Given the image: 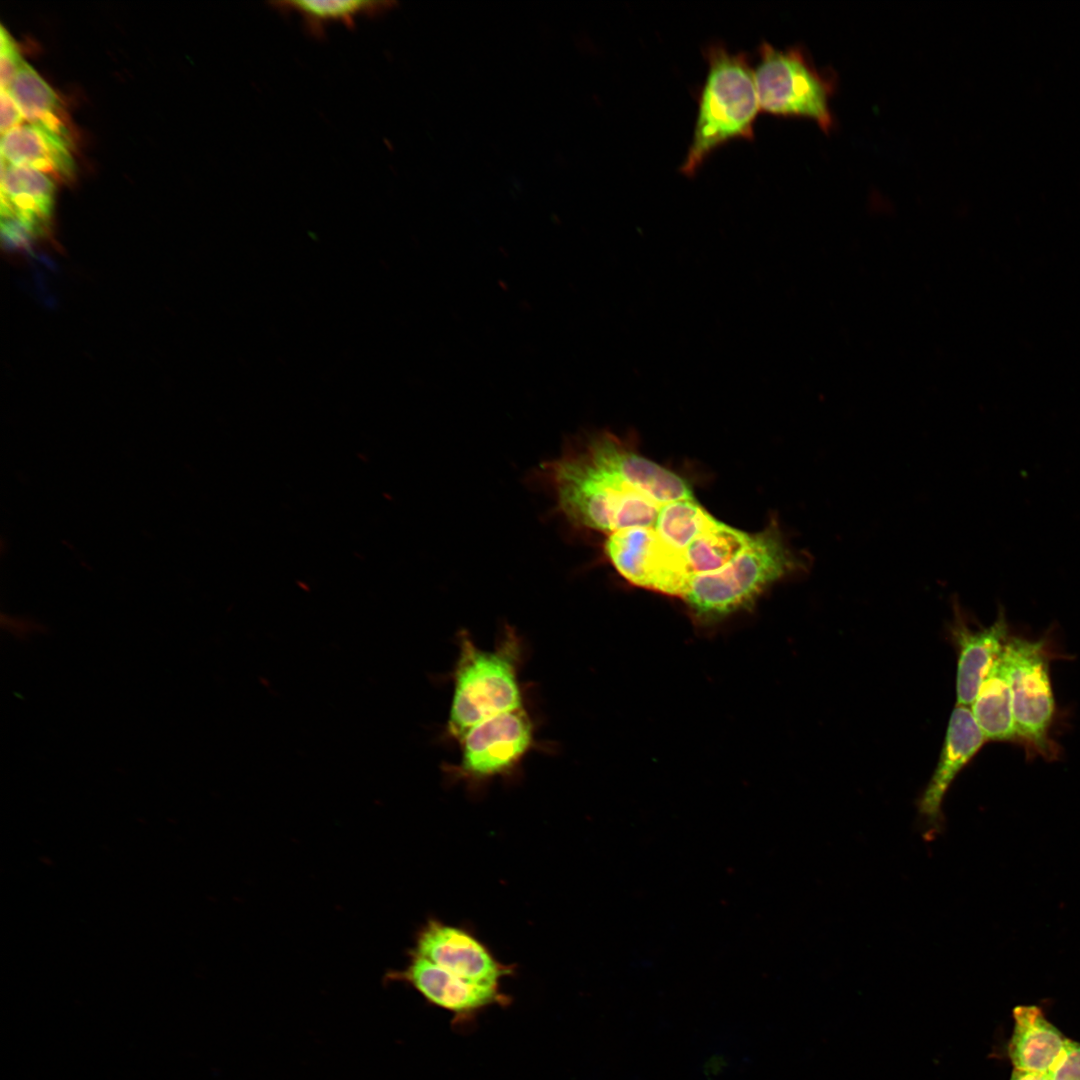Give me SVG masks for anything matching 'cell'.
I'll use <instances>...</instances> for the list:
<instances>
[{"mask_svg":"<svg viewBox=\"0 0 1080 1080\" xmlns=\"http://www.w3.org/2000/svg\"><path fill=\"white\" fill-rule=\"evenodd\" d=\"M646 457L609 432L569 443L540 465L537 479L571 526L607 536L653 527L663 505L641 492Z\"/></svg>","mask_w":1080,"mask_h":1080,"instance_id":"1","label":"cell"},{"mask_svg":"<svg viewBox=\"0 0 1080 1080\" xmlns=\"http://www.w3.org/2000/svg\"><path fill=\"white\" fill-rule=\"evenodd\" d=\"M807 552L795 550L777 521L752 534L748 545L721 569L694 576L683 600L705 620L749 607L768 587L811 567Z\"/></svg>","mask_w":1080,"mask_h":1080,"instance_id":"2","label":"cell"},{"mask_svg":"<svg viewBox=\"0 0 1080 1080\" xmlns=\"http://www.w3.org/2000/svg\"><path fill=\"white\" fill-rule=\"evenodd\" d=\"M708 64L699 95L693 138L680 171L692 177L707 157L725 143L754 139V122L760 110L748 56L732 53L721 44L704 52Z\"/></svg>","mask_w":1080,"mask_h":1080,"instance_id":"3","label":"cell"},{"mask_svg":"<svg viewBox=\"0 0 1080 1080\" xmlns=\"http://www.w3.org/2000/svg\"><path fill=\"white\" fill-rule=\"evenodd\" d=\"M458 640L447 732L460 740L482 721L522 707V692L521 644L516 632L506 630L488 650L477 646L467 632H461Z\"/></svg>","mask_w":1080,"mask_h":1080,"instance_id":"4","label":"cell"},{"mask_svg":"<svg viewBox=\"0 0 1080 1080\" xmlns=\"http://www.w3.org/2000/svg\"><path fill=\"white\" fill-rule=\"evenodd\" d=\"M758 54L754 79L760 111L806 118L829 133L834 126L830 107L836 90L834 74L818 70L801 47L781 50L762 42Z\"/></svg>","mask_w":1080,"mask_h":1080,"instance_id":"5","label":"cell"},{"mask_svg":"<svg viewBox=\"0 0 1080 1080\" xmlns=\"http://www.w3.org/2000/svg\"><path fill=\"white\" fill-rule=\"evenodd\" d=\"M1012 694L1016 740L1028 752L1055 758L1050 737L1055 700L1049 676L1051 654L1044 640L1010 636L1004 648Z\"/></svg>","mask_w":1080,"mask_h":1080,"instance_id":"6","label":"cell"},{"mask_svg":"<svg viewBox=\"0 0 1080 1080\" xmlns=\"http://www.w3.org/2000/svg\"><path fill=\"white\" fill-rule=\"evenodd\" d=\"M461 757L452 775L472 784L516 769L534 744V724L522 707L482 721L460 740Z\"/></svg>","mask_w":1080,"mask_h":1080,"instance_id":"7","label":"cell"},{"mask_svg":"<svg viewBox=\"0 0 1080 1080\" xmlns=\"http://www.w3.org/2000/svg\"><path fill=\"white\" fill-rule=\"evenodd\" d=\"M472 984L499 988L514 968L498 961L487 946L468 930L428 920L417 932L410 951Z\"/></svg>","mask_w":1080,"mask_h":1080,"instance_id":"8","label":"cell"},{"mask_svg":"<svg viewBox=\"0 0 1080 1080\" xmlns=\"http://www.w3.org/2000/svg\"><path fill=\"white\" fill-rule=\"evenodd\" d=\"M55 185L46 174L1 160V229L4 241L26 248L49 228Z\"/></svg>","mask_w":1080,"mask_h":1080,"instance_id":"9","label":"cell"},{"mask_svg":"<svg viewBox=\"0 0 1080 1080\" xmlns=\"http://www.w3.org/2000/svg\"><path fill=\"white\" fill-rule=\"evenodd\" d=\"M985 741L972 711L967 706L957 705L949 720L936 769L918 800L919 826L926 840L934 839L943 831L942 804L947 790Z\"/></svg>","mask_w":1080,"mask_h":1080,"instance_id":"10","label":"cell"},{"mask_svg":"<svg viewBox=\"0 0 1080 1080\" xmlns=\"http://www.w3.org/2000/svg\"><path fill=\"white\" fill-rule=\"evenodd\" d=\"M409 957L403 970L393 971L387 977L410 984L427 1001L453 1013L457 1021L469 1019L489 1006L510 1002L499 988L467 982L411 952Z\"/></svg>","mask_w":1080,"mask_h":1080,"instance_id":"11","label":"cell"},{"mask_svg":"<svg viewBox=\"0 0 1080 1080\" xmlns=\"http://www.w3.org/2000/svg\"><path fill=\"white\" fill-rule=\"evenodd\" d=\"M1009 626L1003 610L988 627L971 629L959 624L954 630L958 650L957 705H972L988 672L1007 644Z\"/></svg>","mask_w":1080,"mask_h":1080,"instance_id":"12","label":"cell"},{"mask_svg":"<svg viewBox=\"0 0 1080 1080\" xmlns=\"http://www.w3.org/2000/svg\"><path fill=\"white\" fill-rule=\"evenodd\" d=\"M1013 1019L1007 1051L1014 1069L1047 1074L1068 1038L1038 1006H1016Z\"/></svg>","mask_w":1080,"mask_h":1080,"instance_id":"13","label":"cell"},{"mask_svg":"<svg viewBox=\"0 0 1080 1080\" xmlns=\"http://www.w3.org/2000/svg\"><path fill=\"white\" fill-rule=\"evenodd\" d=\"M70 147L60 138L34 125H20L2 136V160L71 182L76 165Z\"/></svg>","mask_w":1080,"mask_h":1080,"instance_id":"14","label":"cell"},{"mask_svg":"<svg viewBox=\"0 0 1080 1080\" xmlns=\"http://www.w3.org/2000/svg\"><path fill=\"white\" fill-rule=\"evenodd\" d=\"M9 92L22 116L31 125L60 138L70 148L73 147L74 128L63 102L27 62L16 75Z\"/></svg>","mask_w":1080,"mask_h":1080,"instance_id":"15","label":"cell"},{"mask_svg":"<svg viewBox=\"0 0 1080 1080\" xmlns=\"http://www.w3.org/2000/svg\"><path fill=\"white\" fill-rule=\"evenodd\" d=\"M269 5L282 14H297L310 36L323 38L326 28L341 23L349 28L360 17L374 18L393 8V1L379 0H293L271 1Z\"/></svg>","mask_w":1080,"mask_h":1080,"instance_id":"16","label":"cell"},{"mask_svg":"<svg viewBox=\"0 0 1080 1080\" xmlns=\"http://www.w3.org/2000/svg\"><path fill=\"white\" fill-rule=\"evenodd\" d=\"M1003 652L981 684L971 708L986 740H1016L1012 694Z\"/></svg>","mask_w":1080,"mask_h":1080,"instance_id":"17","label":"cell"},{"mask_svg":"<svg viewBox=\"0 0 1080 1080\" xmlns=\"http://www.w3.org/2000/svg\"><path fill=\"white\" fill-rule=\"evenodd\" d=\"M751 538L752 534L717 520L683 549L691 579L727 565L748 545Z\"/></svg>","mask_w":1080,"mask_h":1080,"instance_id":"18","label":"cell"},{"mask_svg":"<svg viewBox=\"0 0 1080 1080\" xmlns=\"http://www.w3.org/2000/svg\"><path fill=\"white\" fill-rule=\"evenodd\" d=\"M717 520L691 498L663 505L652 528L666 543L683 550Z\"/></svg>","mask_w":1080,"mask_h":1080,"instance_id":"19","label":"cell"},{"mask_svg":"<svg viewBox=\"0 0 1080 1080\" xmlns=\"http://www.w3.org/2000/svg\"><path fill=\"white\" fill-rule=\"evenodd\" d=\"M14 39L9 32L1 26L0 31V80L1 90L9 91L13 80L24 65Z\"/></svg>","mask_w":1080,"mask_h":1080,"instance_id":"20","label":"cell"},{"mask_svg":"<svg viewBox=\"0 0 1080 1080\" xmlns=\"http://www.w3.org/2000/svg\"><path fill=\"white\" fill-rule=\"evenodd\" d=\"M1047 1075L1049 1080H1080V1042L1068 1039Z\"/></svg>","mask_w":1080,"mask_h":1080,"instance_id":"21","label":"cell"},{"mask_svg":"<svg viewBox=\"0 0 1080 1080\" xmlns=\"http://www.w3.org/2000/svg\"><path fill=\"white\" fill-rule=\"evenodd\" d=\"M1 134L2 136L20 126L23 116L9 91L1 90Z\"/></svg>","mask_w":1080,"mask_h":1080,"instance_id":"22","label":"cell"},{"mask_svg":"<svg viewBox=\"0 0 1080 1080\" xmlns=\"http://www.w3.org/2000/svg\"><path fill=\"white\" fill-rule=\"evenodd\" d=\"M1010 1080H1049L1046 1073L1014 1069Z\"/></svg>","mask_w":1080,"mask_h":1080,"instance_id":"23","label":"cell"}]
</instances>
